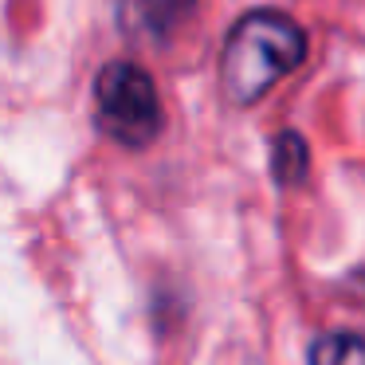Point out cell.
<instances>
[{"mask_svg":"<svg viewBox=\"0 0 365 365\" xmlns=\"http://www.w3.org/2000/svg\"><path fill=\"white\" fill-rule=\"evenodd\" d=\"M307 59V32L287 12H247L232 24L220 56L224 95L236 106H252L275 87L283 75Z\"/></svg>","mask_w":365,"mask_h":365,"instance_id":"cell-1","label":"cell"},{"mask_svg":"<svg viewBox=\"0 0 365 365\" xmlns=\"http://www.w3.org/2000/svg\"><path fill=\"white\" fill-rule=\"evenodd\" d=\"M98 126L118 145L142 150L161 130V103L153 79L134 63H106L95 79Z\"/></svg>","mask_w":365,"mask_h":365,"instance_id":"cell-2","label":"cell"},{"mask_svg":"<svg viewBox=\"0 0 365 365\" xmlns=\"http://www.w3.org/2000/svg\"><path fill=\"white\" fill-rule=\"evenodd\" d=\"M197 0H122V24L142 36H169Z\"/></svg>","mask_w":365,"mask_h":365,"instance_id":"cell-3","label":"cell"},{"mask_svg":"<svg viewBox=\"0 0 365 365\" xmlns=\"http://www.w3.org/2000/svg\"><path fill=\"white\" fill-rule=\"evenodd\" d=\"M310 365H365V338L357 334H322L310 346Z\"/></svg>","mask_w":365,"mask_h":365,"instance_id":"cell-4","label":"cell"},{"mask_svg":"<svg viewBox=\"0 0 365 365\" xmlns=\"http://www.w3.org/2000/svg\"><path fill=\"white\" fill-rule=\"evenodd\" d=\"M271 165H275V181L279 185H294L307 173V142H302L294 130H283L275 138V150H271Z\"/></svg>","mask_w":365,"mask_h":365,"instance_id":"cell-5","label":"cell"}]
</instances>
